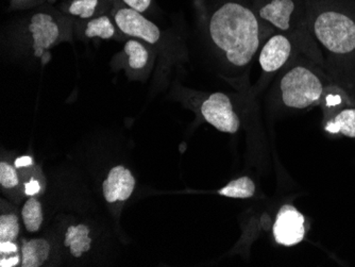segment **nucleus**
I'll return each mask as SVG.
<instances>
[{"mask_svg":"<svg viewBox=\"0 0 355 267\" xmlns=\"http://www.w3.org/2000/svg\"><path fill=\"white\" fill-rule=\"evenodd\" d=\"M276 33L259 19L253 8L239 1L223 3L207 24V33L215 51L234 71H246L265 42Z\"/></svg>","mask_w":355,"mask_h":267,"instance_id":"1","label":"nucleus"},{"mask_svg":"<svg viewBox=\"0 0 355 267\" xmlns=\"http://www.w3.org/2000/svg\"><path fill=\"white\" fill-rule=\"evenodd\" d=\"M315 42L337 62L355 58V14L338 0H308Z\"/></svg>","mask_w":355,"mask_h":267,"instance_id":"2","label":"nucleus"},{"mask_svg":"<svg viewBox=\"0 0 355 267\" xmlns=\"http://www.w3.org/2000/svg\"><path fill=\"white\" fill-rule=\"evenodd\" d=\"M279 76L275 99L287 110L300 111L320 105L327 85L313 60L299 53Z\"/></svg>","mask_w":355,"mask_h":267,"instance_id":"3","label":"nucleus"},{"mask_svg":"<svg viewBox=\"0 0 355 267\" xmlns=\"http://www.w3.org/2000/svg\"><path fill=\"white\" fill-rule=\"evenodd\" d=\"M252 8L259 19L277 33L296 40L303 55L314 62L320 61V53L311 33L308 0H254Z\"/></svg>","mask_w":355,"mask_h":267,"instance_id":"4","label":"nucleus"},{"mask_svg":"<svg viewBox=\"0 0 355 267\" xmlns=\"http://www.w3.org/2000/svg\"><path fill=\"white\" fill-rule=\"evenodd\" d=\"M303 53L296 40L284 33H273L259 53V63L262 69L261 87H264L276 74L282 71L299 55Z\"/></svg>","mask_w":355,"mask_h":267,"instance_id":"5","label":"nucleus"},{"mask_svg":"<svg viewBox=\"0 0 355 267\" xmlns=\"http://www.w3.org/2000/svg\"><path fill=\"white\" fill-rule=\"evenodd\" d=\"M200 113L207 123L220 132L234 135L241 128L239 113L227 94H209L201 103Z\"/></svg>","mask_w":355,"mask_h":267,"instance_id":"6","label":"nucleus"},{"mask_svg":"<svg viewBox=\"0 0 355 267\" xmlns=\"http://www.w3.org/2000/svg\"><path fill=\"white\" fill-rule=\"evenodd\" d=\"M305 217L292 205H284L279 210L272 226L273 239L281 246H296L306 234Z\"/></svg>","mask_w":355,"mask_h":267,"instance_id":"7","label":"nucleus"},{"mask_svg":"<svg viewBox=\"0 0 355 267\" xmlns=\"http://www.w3.org/2000/svg\"><path fill=\"white\" fill-rule=\"evenodd\" d=\"M115 23L121 33L139 37L149 44H155L161 37L159 27L132 8H123L115 13Z\"/></svg>","mask_w":355,"mask_h":267,"instance_id":"8","label":"nucleus"},{"mask_svg":"<svg viewBox=\"0 0 355 267\" xmlns=\"http://www.w3.org/2000/svg\"><path fill=\"white\" fill-rule=\"evenodd\" d=\"M135 176L123 165L112 167L103 183V194L107 203H123L135 192Z\"/></svg>","mask_w":355,"mask_h":267,"instance_id":"9","label":"nucleus"},{"mask_svg":"<svg viewBox=\"0 0 355 267\" xmlns=\"http://www.w3.org/2000/svg\"><path fill=\"white\" fill-rule=\"evenodd\" d=\"M29 31L31 33L32 49L35 57H43L47 49H51L60 37L59 25L47 13H35L30 19Z\"/></svg>","mask_w":355,"mask_h":267,"instance_id":"10","label":"nucleus"},{"mask_svg":"<svg viewBox=\"0 0 355 267\" xmlns=\"http://www.w3.org/2000/svg\"><path fill=\"white\" fill-rule=\"evenodd\" d=\"M92 229L87 224L69 225L64 231L63 245L73 258H83L93 246Z\"/></svg>","mask_w":355,"mask_h":267,"instance_id":"11","label":"nucleus"},{"mask_svg":"<svg viewBox=\"0 0 355 267\" xmlns=\"http://www.w3.org/2000/svg\"><path fill=\"white\" fill-rule=\"evenodd\" d=\"M51 245L46 239L35 238L21 241V266L40 267L51 257Z\"/></svg>","mask_w":355,"mask_h":267,"instance_id":"12","label":"nucleus"},{"mask_svg":"<svg viewBox=\"0 0 355 267\" xmlns=\"http://www.w3.org/2000/svg\"><path fill=\"white\" fill-rule=\"evenodd\" d=\"M324 130L332 135L355 139V105L344 107L324 119Z\"/></svg>","mask_w":355,"mask_h":267,"instance_id":"13","label":"nucleus"},{"mask_svg":"<svg viewBox=\"0 0 355 267\" xmlns=\"http://www.w3.org/2000/svg\"><path fill=\"white\" fill-rule=\"evenodd\" d=\"M320 105L324 110L326 119L344 107L355 105V103L344 89L338 85H328L321 98Z\"/></svg>","mask_w":355,"mask_h":267,"instance_id":"14","label":"nucleus"},{"mask_svg":"<svg viewBox=\"0 0 355 267\" xmlns=\"http://www.w3.org/2000/svg\"><path fill=\"white\" fill-rule=\"evenodd\" d=\"M21 218L28 232L35 233L43 225L44 215L42 203L35 196L29 197L21 209Z\"/></svg>","mask_w":355,"mask_h":267,"instance_id":"15","label":"nucleus"},{"mask_svg":"<svg viewBox=\"0 0 355 267\" xmlns=\"http://www.w3.org/2000/svg\"><path fill=\"white\" fill-rule=\"evenodd\" d=\"M218 194L228 198H251L255 194V183L250 177H239L225 185L218 191Z\"/></svg>","mask_w":355,"mask_h":267,"instance_id":"16","label":"nucleus"},{"mask_svg":"<svg viewBox=\"0 0 355 267\" xmlns=\"http://www.w3.org/2000/svg\"><path fill=\"white\" fill-rule=\"evenodd\" d=\"M125 55L129 57L128 63L132 69H143L149 61V51L139 42L130 40L123 46Z\"/></svg>","mask_w":355,"mask_h":267,"instance_id":"17","label":"nucleus"},{"mask_svg":"<svg viewBox=\"0 0 355 267\" xmlns=\"http://www.w3.org/2000/svg\"><path fill=\"white\" fill-rule=\"evenodd\" d=\"M85 35L87 37H101L103 40L111 39V37H114L115 27L109 17H99L97 19H91L87 23Z\"/></svg>","mask_w":355,"mask_h":267,"instance_id":"18","label":"nucleus"},{"mask_svg":"<svg viewBox=\"0 0 355 267\" xmlns=\"http://www.w3.org/2000/svg\"><path fill=\"white\" fill-rule=\"evenodd\" d=\"M19 216L16 213H3L0 216V242L11 241L15 242L19 238Z\"/></svg>","mask_w":355,"mask_h":267,"instance_id":"19","label":"nucleus"},{"mask_svg":"<svg viewBox=\"0 0 355 267\" xmlns=\"http://www.w3.org/2000/svg\"><path fill=\"white\" fill-rule=\"evenodd\" d=\"M19 169L10 163H0V185L5 190H14L19 185Z\"/></svg>","mask_w":355,"mask_h":267,"instance_id":"20","label":"nucleus"},{"mask_svg":"<svg viewBox=\"0 0 355 267\" xmlns=\"http://www.w3.org/2000/svg\"><path fill=\"white\" fill-rule=\"evenodd\" d=\"M97 5L98 0H73L69 6V12L81 19H91Z\"/></svg>","mask_w":355,"mask_h":267,"instance_id":"21","label":"nucleus"},{"mask_svg":"<svg viewBox=\"0 0 355 267\" xmlns=\"http://www.w3.org/2000/svg\"><path fill=\"white\" fill-rule=\"evenodd\" d=\"M41 182L35 177H31L24 183V194L28 197L37 196L41 193Z\"/></svg>","mask_w":355,"mask_h":267,"instance_id":"22","label":"nucleus"},{"mask_svg":"<svg viewBox=\"0 0 355 267\" xmlns=\"http://www.w3.org/2000/svg\"><path fill=\"white\" fill-rule=\"evenodd\" d=\"M19 252V246L15 242L11 241H1L0 242V257L13 256Z\"/></svg>","mask_w":355,"mask_h":267,"instance_id":"23","label":"nucleus"},{"mask_svg":"<svg viewBox=\"0 0 355 267\" xmlns=\"http://www.w3.org/2000/svg\"><path fill=\"white\" fill-rule=\"evenodd\" d=\"M123 1L128 7L132 8V9L143 13L150 7L153 0H123Z\"/></svg>","mask_w":355,"mask_h":267,"instance_id":"24","label":"nucleus"},{"mask_svg":"<svg viewBox=\"0 0 355 267\" xmlns=\"http://www.w3.org/2000/svg\"><path fill=\"white\" fill-rule=\"evenodd\" d=\"M33 164H35V161H33V158L30 157V155H21V157L14 161V166L19 169H19L31 167Z\"/></svg>","mask_w":355,"mask_h":267,"instance_id":"25","label":"nucleus"},{"mask_svg":"<svg viewBox=\"0 0 355 267\" xmlns=\"http://www.w3.org/2000/svg\"><path fill=\"white\" fill-rule=\"evenodd\" d=\"M19 263V254L13 255V256L1 257L0 258V266L1 267H14L17 266Z\"/></svg>","mask_w":355,"mask_h":267,"instance_id":"26","label":"nucleus"}]
</instances>
